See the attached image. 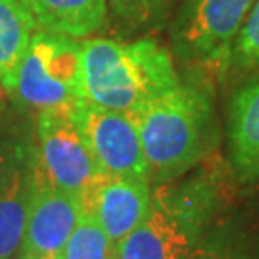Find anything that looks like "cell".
<instances>
[{
  "label": "cell",
  "instance_id": "13",
  "mask_svg": "<svg viewBox=\"0 0 259 259\" xmlns=\"http://www.w3.org/2000/svg\"><path fill=\"white\" fill-rule=\"evenodd\" d=\"M186 259H259V219L223 209Z\"/></svg>",
  "mask_w": 259,
  "mask_h": 259
},
{
  "label": "cell",
  "instance_id": "1",
  "mask_svg": "<svg viewBox=\"0 0 259 259\" xmlns=\"http://www.w3.org/2000/svg\"><path fill=\"white\" fill-rule=\"evenodd\" d=\"M225 185L217 169H192L152 186L148 211L115 244V259H186L225 209Z\"/></svg>",
  "mask_w": 259,
  "mask_h": 259
},
{
  "label": "cell",
  "instance_id": "9",
  "mask_svg": "<svg viewBox=\"0 0 259 259\" xmlns=\"http://www.w3.org/2000/svg\"><path fill=\"white\" fill-rule=\"evenodd\" d=\"M81 215V198L50 185L38 169V181L21 234L19 257L58 259Z\"/></svg>",
  "mask_w": 259,
  "mask_h": 259
},
{
  "label": "cell",
  "instance_id": "2",
  "mask_svg": "<svg viewBox=\"0 0 259 259\" xmlns=\"http://www.w3.org/2000/svg\"><path fill=\"white\" fill-rule=\"evenodd\" d=\"M129 115L139 129L152 186L183 177L211 154V96L194 81L181 83Z\"/></svg>",
  "mask_w": 259,
  "mask_h": 259
},
{
  "label": "cell",
  "instance_id": "6",
  "mask_svg": "<svg viewBox=\"0 0 259 259\" xmlns=\"http://www.w3.org/2000/svg\"><path fill=\"white\" fill-rule=\"evenodd\" d=\"M35 139L40 175L50 185L81 198L100 171L73 117V106L38 111Z\"/></svg>",
  "mask_w": 259,
  "mask_h": 259
},
{
  "label": "cell",
  "instance_id": "4",
  "mask_svg": "<svg viewBox=\"0 0 259 259\" xmlns=\"http://www.w3.org/2000/svg\"><path fill=\"white\" fill-rule=\"evenodd\" d=\"M255 0H183L171 23V47L181 64L207 77L231 67L238 31Z\"/></svg>",
  "mask_w": 259,
  "mask_h": 259
},
{
  "label": "cell",
  "instance_id": "7",
  "mask_svg": "<svg viewBox=\"0 0 259 259\" xmlns=\"http://www.w3.org/2000/svg\"><path fill=\"white\" fill-rule=\"evenodd\" d=\"M73 117L100 173L150 183L139 129L129 113L81 100L73 106Z\"/></svg>",
  "mask_w": 259,
  "mask_h": 259
},
{
  "label": "cell",
  "instance_id": "14",
  "mask_svg": "<svg viewBox=\"0 0 259 259\" xmlns=\"http://www.w3.org/2000/svg\"><path fill=\"white\" fill-rule=\"evenodd\" d=\"M37 25L19 0H0V87L10 93Z\"/></svg>",
  "mask_w": 259,
  "mask_h": 259
},
{
  "label": "cell",
  "instance_id": "15",
  "mask_svg": "<svg viewBox=\"0 0 259 259\" xmlns=\"http://www.w3.org/2000/svg\"><path fill=\"white\" fill-rule=\"evenodd\" d=\"M58 259H115V242L93 215L83 211Z\"/></svg>",
  "mask_w": 259,
  "mask_h": 259
},
{
  "label": "cell",
  "instance_id": "5",
  "mask_svg": "<svg viewBox=\"0 0 259 259\" xmlns=\"http://www.w3.org/2000/svg\"><path fill=\"white\" fill-rule=\"evenodd\" d=\"M10 94L19 104L38 111L75 106L84 100L81 42L37 29L19 62Z\"/></svg>",
  "mask_w": 259,
  "mask_h": 259
},
{
  "label": "cell",
  "instance_id": "8",
  "mask_svg": "<svg viewBox=\"0 0 259 259\" xmlns=\"http://www.w3.org/2000/svg\"><path fill=\"white\" fill-rule=\"evenodd\" d=\"M37 181L35 144L0 135V259H10L19 250Z\"/></svg>",
  "mask_w": 259,
  "mask_h": 259
},
{
  "label": "cell",
  "instance_id": "17",
  "mask_svg": "<svg viewBox=\"0 0 259 259\" xmlns=\"http://www.w3.org/2000/svg\"><path fill=\"white\" fill-rule=\"evenodd\" d=\"M110 2L117 18L133 27H146L159 23L165 16L169 4V0H110Z\"/></svg>",
  "mask_w": 259,
  "mask_h": 259
},
{
  "label": "cell",
  "instance_id": "18",
  "mask_svg": "<svg viewBox=\"0 0 259 259\" xmlns=\"http://www.w3.org/2000/svg\"><path fill=\"white\" fill-rule=\"evenodd\" d=\"M19 259H25V257H19Z\"/></svg>",
  "mask_w": 259,
  "mask_h": 259
},
{
  "label": "cell",
  "instance_id": "11",
  "mask_svg": "<svg viewBox=\"0 0 259 259\" xmlns=\"http://www.w3.org/2000/svg\"><path fill=\"white\" fill-rule=\"evenodd\" d=\"M229 167L242 185H259V77L236 91L227 110Z\"/></svg>",
  "mask_w": 259,
  "mask_h": 259
},
{
  "label": "cell",
  "instance_id": "12",
  "mask_svg": "<svg viewBox=\"0 0 259 259\" xmlns=\"http://www.w3.org/2000/svg\"><path fill=\"white\" fill-rule=\"evenodd\" d=\"M33 18L37 29L87 38L104 25L108 0H19Z\"/></svg>",
  "mask_w": 259,
  "mask_h": 259
},
{
  "label": "cell",
  "instance_id": "3",
  "mask_svg": "<svg viewBox=\"0 0 259 259\" xmlns=\"http://www.w3.org/2000/svg\"><path fill=\"white\" fill-rule=\"evenodd\" d=\"M81 81L87 102L133 113L183 83L173 54L154 38L81 42Z\"/></svg>",
  "mask_w": 259,
  "mask_h": 259
},
{
  "label": "cell",
  "instance_id": "10",
  "mask_svg": "<svg viewBox=\"0 0 259 259\" xmlns=\"http://www.w3.org/2000/svg\"><path fill=\"white\" fill-rule=\"evenodd\" d=\"M152 185L148 181L100 175L81 194L83 211L93 215L111 240L125 238L148 211Z\"/></svg>",
  "mask_w": 259,
  "mask_h": 259
},
{
  "label": "cell",
  "instance_id": "16",
  "mask_svg": "<svg viewBox=\"0 0 259 259\" xmlns=\"http://www.w3.org/2000/svg\"><path fill=\"white\" fill-rule=\"evenodd\" d=\"M229 71L259 73V0L253 2L248 18L238 31L231 52Z\"/></svg>",
  "mask_w": 259,
  "mask_h": 259
}]
</instances>
